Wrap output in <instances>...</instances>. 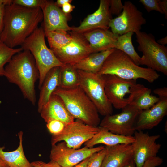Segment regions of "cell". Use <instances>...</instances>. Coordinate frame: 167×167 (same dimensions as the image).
Returning a JSON list of instances; mask_svg holds the SVG:
<instances>
[{
    "label": "cell",
    "mask_w": 167,
    "mask_h": 167,
    "mask_svg": "<svg viewBox=\"0 0 167 167\" xmlns=\"http://www.w3.org/2000/svg\"><path fill=\"white\" fill-rule=\"evenodd\" d=\"M43 20L40 8H28L13 3L6 6L0 41L11 48L21 45Z\"/></svg>",
    "instance_id": "obj_1"
},
{
    "label": "cell",
    "mask_w": 167,
    "mask_h": 167,
    "mask_svg": "<svg viewBox=\"0 0 167 167\" xmlns=\"http://www.w3.org/2000/svg\"><path fill=\"white\" fill-rule=\"evenodd\" d=\"M4 76L17 85L26 99L34 105L36 99L35 84L39 73L35 59L28 50H23L14 55L4 68Z\"/></svg>",
    "instance_id": "obj_2"
},
{
    "label": "cell",
    "mask_w": 167,
    "mask_h": 167,
    "mask_svg": "<svg viewBox=\"0 0 167 167\" xmlns=\"http://www.w3.org/2000/svg\"><path fill=\"white\" fill-rule=\"evenodd\" d=\"M98 74L115 75L128 80L143 79L151 83L160 76L152 69L137 65L124 53L115 49L107 58Z\"/></svg>",
    "instance_id": "obj_3"
},
{
    "label": "cell",
    "mask_w": 167,
    "mask_h": 167,
    "mask_svg": "<svg viewBox=\"0 0 167 167\" xmlns=\"http://www.w3.org/2000/svg\"><path fill=\"white\" fill-rule=\"evenodd\" d=\"M53 93L61 99L75 119L90 126L100 124L101 120L97 109L79 86L68 89L58 87Z\"/></svg>",
    "instance_id": "obj_4"
},
{
    "label": "cell",
    "mask_w": 167,
    "mask_h": 167,
    "mask_svg": "<svg viewBox=\"0 0 167 167\" xmlns=\"http://www.w3.org/2000/svg\"><path fill=\"white\" fill-rule=\"evenodd\" d=\"M45 32L42 28H38L21 45L23 50L30 51L33 56L39 73L38 88H41L45 78L52 68L64 65L56 58L47 46Z\"/></svg>",
    "instance_id": "obj_5"
},
{
    "label": "cell",
    "mask_w": 167,
    "mask_h": 167,
    "mask_svg": "<svg viewBox=\"0 0 167 167\" xmlns=\"http://www.w3.org/2000/svg\"><path fill=\"white\" fill-rule=\"evenodd\" d=\"M138 49L143 53L140 65L167 75V47L155 40L151 33L139 31L135 32Z\"/></svg>",
    "instance_id": "obj_6"
},
{
    "label": "cell",
    "mask_w": 167,
    "mask_h": 167,
    "mask_svg": "<svg viewBox=\"0 0 167 167\" xmlns=\"http://www.w3.org/2000/svg\"><path fill=\"white\" fill-rule=\"evenodd\" d=\"M78 70L79 86L94 104L99 113L104 116L112 114L113 106L105 93L103 75Z\"/></svg>",
    "instance_id": "obj_7"
},
{
    "label": "cell",
    "mask_w": 167,
    "mask_h": 167,
    "mask_svg": "<svg viewBox=\"0 0 167 167\" xmlns=\"http://www.w3.org/2000/svg\"><path fill=\"white\" fill-rule=\"evenodd\" d=\"M100 128V126H90L80 120H75L66 124L60 134L52 135L51 145L63 141L69 148H80L84 143L91 139L99 131Z\"/></svg>",
    "instance_id": "obj_8"
},
{
    "label": "cell",
    "mask_w": 167,
    "mask_h": 167,
    "mask_svg": "<svg viewBox=\"0 0 167 167\" xmlns=\"http://www.w3.org/2000/svg\"><path fill=\"white\" fill-rule=\"evenodd\" d=\"M146 23L142 12L132 2L127 1L125 2L122 13L110 20L109 26L113 33L120 36L140 31L142 26Z\"/></svg>",
    "instance_id": "obj_9"
},
{
    "label": "cell",
    "mask_w": 167,
    "mask_h": 167,
    "mask_svg": "<svg viewBox=\"0 0 167 167\" xmlns=\"http://www.w3.org/2000/svg\"><path fill=\"white\" fill-rule=\"evenodd\" d=\"M121 112L104 116L100 126L118 135L131 136L135 130L134 125L136 119L141 111L128 105Z\"/></svg>",
    "instance_id": "obj_10"
},
{
    "label": "cell",
    "mask_w": 167,
    "mask_h": 167,
    "mask_svg": "<svg viewBox=\"0 0 167 167\" xmlns=\"http://www.w3.org/2000/svg\"><path fill=\"white\" fill-rule=\"evenodd\" d=\"M105 148L103 146L92 148L85 146L75 149L68 147L63 141L52 145L49 158L50 161L56 163L62 167H71Z\"/></svg>",
    "instance_id": "obj_11"
},
{
    "label": "cell",
    "mask_w": 167,
    "mask_h": 167,
    "mask_svg": "<svg viewBox=\"0 0 167 167\" xmlns=\"http://www.w3.org/2000/svg\"><path fill=\"white\" fill-rule=\"evenodd\" d=\"M71 41L62 48L50 49L62 64L74 65L93 53L89 44L82 34L71 31Z\"/></svg>",
    "instance_id": "obj_12"
},
{
    "label": "cell",
    "mask_w": 167,
    "mask_h": 167,
    "mask_svg": "<svg viewBox=\"0 0 167 167\" xmlns=\"http://www.w3.org/2000/svg\"><path fill=\"white\" fill-rule=\"evenodd\" d=\"M134 141L131 144L133 159L136 167H142L149 158L157 156L161 145L156 142L160 135H150L142 131H135Z\"/></svg>",
    "instance_id": "obj_13"
},
{
    "label": "cell",
    "mask_w": 167,
    "mask_h": 167,
    "mask_svg": "<svg viewBox=\"0 0 167 167\" xmlns=\"http://www.w3.org/2000/svg\"><path fill=\"white\" fill-rule=\"evenodd\" d=\"M103 75L108 99L115 108L122 109L128 105V98L126 96L130 94L131 88L137 83L136 80L125 79L113 75Z\"/></svg>",
    "instance_id": "obj_14"
},
{
    "label": "cell",
    "mask_w": 167,
    "mask_h": 167,
    "mask_svg": "<svg viewBox=\"0 0 167 167\" xmlns=\"http://www.w3.org/2000/svg\"><path fill=\"white\" fill-rule=\"evenodd\" d=\"M110 0H101L98 9L88 15L77 27H72L71 31L83 34L98 29H109V23L112 19L110 11Z\"/></svg>",
    "instance_id": "obj_15"
},
{
    "label": "cell",
    "mask_w": 167,
    "mask_h": 167,
    "mask_svg": "<svg viewBox=\"0 0 167 167\" xmlns=\"http://www.w3.org/2000/svg\"><path fill=\"white\" fill-rule=\"evenodd\" d=\"M153 106L142 110L137 116L134 125L135 131L150 130L157 126L167 114V98H159Z\"/></svg>",
    "instance_id": "obj_16"
},
{
    "label": "cell",
    "mask_w": 167,
    "mask_h": 167,
    "mask_svg": "<svg viewBox=\"0 0 167 167\" xmlns=\"http://www.w3.org/2000/svg\"><path fill=\"white\" fill-rule=\"evenodd\" d=\"M43 14V26L45 34L56 30H72L67 23V15L52 1L46 0L41 9Z\"/></svg>",
    "instance_id": "obj_17"
},
{
    "label": "cell",
    "mask_w": 167,
    "mask_h": 167,
    "mask_svg": "<svg viewBox=\"0 0 167 167\" xmlns=\"http://www.w3.org/2000/svg\"><path fill=\"white\" fill-rule=\"evenodd\" d=\"M39 113L46 122L50 120H57L67 124L75 121L61 99L53 93Z\"/></svg>",
    "instance_id": "obj_18"
},
{
    "label": "cell",
    "mask_w": 167,
    "mask_h": 167,
    "mask_svg": "<svg viewBox=\"0 0 167 167\" xmlns=\"http://www.w3.org/2000/svg\"><path fill=\"white\" fill-rule=\"evenodd\" d=\"M105 147L106 152L101 167H124L133 159L131 144Z\"/></svg>",
    "instance_id": "obj_19"
},
{
    "label": "cell",
    "mask_w": 167,
    "mask_h": 167,
    "mask_svg": "<svg viewBox=\"0 0 167 167\" xmlns=\"http://www.w3.org/2000/svg\"><path fill=\"white\" fill-rule=\"evenodd\" d=\"M88 42L93 53L115 49L119 36L109 29H96L82 34Z\"/></svg>",
    "instance_id": "obj_20"
},
{
    "label": "cell",
    "mask_w": 167,
    "mask_h": 167,
    "mask_svg": "<svg viewBox=\"0 0 167 167\" xmlns=\"http://www.w3.org/2000/svg\"><path fill=\"white\" fill-rule=\"evenodd\" d=\"M127 98L128 105L141 111L150 108L159 100V97L151 94L150 89L137 83L131 87Z\"/></svg>",
    "instance_id": "obj_21"
},
{
    "label": "cell",
    "mask_w": 167,
    "mask_h": 167,
    "mask_svg": "<svg viewBox=\"0 0 167 167\" xmlns=\"http://www.w3.org/2000/svg\"><path fill=\"white\" fill-rule=\"evenodd\" d=\"M100 127L99 131L91 139L84 143L85 146L92 148L99 144H103L107 146L121 144H131L134 141V136L116 134L105 128Z\"/></svg>",
    "instance_id": "obj_22"
},
{
    "label": "cell",
    "mask_w": 167,
    "mask_h": 167,
    "mask_svg": "<svg viewBox=\"0 0 167 167\" xmlns=\"http://www.w3.org/2000/svg\"><path fill=\"white\" fill-rule=\"evenodd\" d=\"M60 71V67H56L51 69L47 74L40 89L37 105L39 113L48 101L55 89L59 87Z\"/></svg>",
    "instance_id": "obj_23"
},
{
    "label": "cell",
    "mask_w": 167,
    "mask_h": 167,
    "mask_svg": "<svg viewBox=\"0 0 167 167\" xmlns=\"http://www.w3.org/2000/svg\"><path fill=\"white\" fill-rule=\"evenodd\" d=\"M23 134L22 131L18 133L19 145L15 150L6 152L4 151V147H0V158L9 167H33L24 153L22 143Z\"/></svg>",
    "instance_id": "obj_24"
},
{
    "label": "cell",
    "mask_w": 167,
    "mask_h": 167,
    "mask_svg": "<svg viewBox=\"0 0 167 167\" xmlns=\"http://www.w3.org/2000/svg\"><path fill=\"white\" fill-rule=\"evenodd\" d=\"M114 49L91 53L73 66L78 70L98 74L107 58Z\"/></svg>",
    "instance_id": "obj_25"
},
{
    "label": "cell",
    "mask_w": 167,
    "mask_h": 167,
    "mask_svg": "<svg viewBox=\"0 0 167 167\" xmlns=\"http://www.w3.org/2000/svg\"><path fill=\"white\" fill-rule=\"evenodd\" d=\"M79 85L78 70L73 65L65 64L60 67L58 87L68 89L75 88Z\"/></svg>",
    "instance_id": "obj_26"
},
{
    "label": "cell",
    "mask_w": 167,
    "mask_h": 167,
    "mask_svg": "<svg viewBox=\"0 0 167 167\" xmlns=\"http://www.w3.org/2000/svg\"><path fill=\"white\" fill-rule=\"evenodd\" d=\"M134 33L129 32L118 36L115 49L127 55L137 65H140L141 58L135 50L132 41Z\"/></svg>",
    "instance_id": "obj_27"
},
{
    "label": "cell",
    "mask_w": 167,
    "mask_h": 167,
    "mask_svg": "<svg viewBox=\"0 0 167 167\" xmlns=\"http://www.w3.org/2000/svg\"><path fill=\"white\" fill-rule=\"evenodd\" d=\"M45 34L51 49L64 47L68 44L72 39L70 31L56 30Z\"/></svg>",
    "instance_id": "obj_28"
},
{
    "label": "cell",
    "mask_w": 167,
    "mask_h": 167,
    "mask_svg": "<svg viewBox=\"0 0 167 167\" xmlns=\"http://www.w3.org/2000/svg\"><path fill=\"white\" fill-rule=\"evenodd\" d=\"M23 50L21 47L17 48H11L0 41V76H4V66L12 57Z\"/></svg>",
    "instance_id": "obj_29"
},
{
    "label": "cell",
    "mask_w": 167,
    "mask_h": 167,
    "mask_svg": "<svg viewBox=\"0 0 167 167\" xmlns=\"http://www.w3.org/2000/svg\"><path fill=\"white\" fill-rule=\"evenodd\" d=\"M106 152V148L93 154L89 157L87 167H101Z\"/></svg>",
    "instance_id": "obj_30"
},
{
    "label": "cell",
    "mask_w": 167,
    "mask_h": 167,
    "mask_svg": "<svg viewBox=\"0 0 167 167\" xmlns=\"http://www.w3.org/2000/svg\"><path fill=\"white\" fill-rule=\"evenodd\" d=\"M46 123V127L52 135L60 134L63 130L66 124L59 120H52Z\"/></svg>",
    "instance_id": "obj_31"
},
{
    "label": "cell",
    "mask_w": 167,
    "mask_h": 167,
    "mask_svg": "<svg viewBox=\"0 0 167 167\" xmlns=\"http://www.w3.org/2000/svg\"><path fill=\"white\" fill-rule=\"evenodd\" d=\"M45 0H13L12 3L28 8H40L44 6Z\"/></svg>",
    "instance_id": "obj_32"
},
{
    "label": "cell",
    "mask_w": 167,
    "mask_h": 167,
    "mask_svg": "<svg viewBox=\"0 0 167 167\" xmlns=\"http://www.w3.org/2000/svg\"><path fill=\"white\" fill-rule=\"evenodd\" d=\"M159 0H140L139 2L144 6L148 12L154 10L163 14L158 3Z\"/></svg>",
    "instance_id": "obj_33"
},
{
    "label": "cell",
    "mask_w": 167,
    "mask_h": 167,
    "mask_svg": "<svg viewBox=\"0 0 167 167\" xmlns=\"http://www.w3.org/2000/svg\"><path fill=\"white\" fill-rule=\"evenodd\" d=\"M123 5L121 0H110V10L111 14L119 15L122 11Z\"/></svg>",
    "instance_id": "obj_34"
},
{
    "label": "cell",
    "mask_w": 167,
    "mask_h": 167,
    "mask_svg": "<svg viewBox=\"0 0 167 167\" xmlns=\"http://www.w3.org/2000/svg\"><path fill=\"white\" fill-rule=\"evenodd\" d=\"M163 162V159L159 157H151L146 161L142 167H156L161 165Z\"/></svg>",
    "instance_id": "obj_35"
},
{
    "label": "cell",
    "mask_w": 167,
    "mask_h": 167,
    "mask_svg": "<svg viewBox=\"0 0 167 167\" xmlns=\"http://www.w3.org/2000/svg\"><path fill=\"white\" fill-rule=\"evenodd\" d=\"M31 163L33 167H62L56 163L50 161L45 162L41 161H37Z\"/></svg>",
    "instance_id": "obj_36"
},
{
    "label": "cell",
    "mask_w": 167,
    "mask_h": 167,
    "mask_svg": "<svg viewBox=\"0 0 167 167\" xmlns=\"http://www.w3.org/2000/svg\"><path fill=\"white\" fill-rule=\"evenodd\" d=\"M153 92L159 96V98H167L166 87L156 88L153 90Z\"/></svg>",
    "instance_id": "obj_37"
},
{
    "label": "cell",
    "mask_w": 167,
    "mask_h": 167,
    "mask_svg": "<svg viewBox=\"0 0 167 167\" xmlns=\"http://www.w3.org/2000/svg\"><path fill=\"white\" fill-rule=\"evenodd\" d=\"M5 6L0 5V35L4 28V16Z\"/></svg>",
    "instance_id": "obj_38"
},
{
    "label": "cell",
    "mask_w": 167,
    "mask_h": 167,
    "mask_svg": "<svg viewBox=\"0 0 167 167\" xmlns=\"http://www.w3.org/2000/svg\"><path fill=\"white\" fill-rule=\"evenodd\" d=\"M75 8L74 6L71 5V3H66L62 6V10L66 15L71 12Z\"/></svg>",
    "instance_id": "obj_39"
},
{
    "label": "cell",
    "mask_w": 167,
    "mask_h": 167,
    "mask_svg": "<svg viewBox=\"0 0 167 167\" xmlns=\"http://www.w3.org/2000/svg\"><path fill=\"white\" fill-rule=\"evenodd\" d=\"M158 3L161 10L164 14L165 18L167 19V0H159Z\"/></svg>",
    "instance_id": "obj_40"
},
{
    "label": "cell",
    "mask_w": 167,
    "mask_h": 167,
    "mask_svg": "<svg viewBox=\"0 0 167 167\" xmlns=\"http://www.w3.org/2000/svg\"><path fill=\"white\" fill-rule=\"evenodd\" d=\"M89 157L82 161L78 164L71 167H87Z\"/></svg>",
    "instance_id": "obj_41"
},
{
    "label": "cell",
    "mask_w": 167,
    "mask_h": 167,
    "mask_svg": "<svg viewBox=\"0 0 167 167\" xmlns=\"http://www.w3.org/2000/svg\"><path fill=\"white\" fill-rule=\"evenodd\" d=\"M72 0H57L55 2V4L58 7H62V6L66 3H71Z\"/></svg>",
    "instance_id": "obj_42"
},
{
    "label": "cell",
    "mask_w": 167,
    "mask_h": 167,
    "mask_svg": "<svg viewBox=\"0 0 167 167\" xmlns=\"http://www.w3.org/2000/svg\"><path fill=\"white\" fill-rule=\"evenodd\" d=\"M157 42L162 45L165 46L167 44V36H166L159 39L157 41Z\"/></svg>",
    "instance_id": "obj_43"
},
{
    "label": "cell",
    "mask_w": 167,
    "mask_h": 167,
    "mask_svg": "<svg viewBox=\"0 0 167 167\" xmlns=\"http://www.w3.org/2000/svg\"><path fill=\"white\" fill-rule=\"evenodd\" d=\"M12 3V0H0V5H8Z\"/></svg>",
    "instance_id": "obj_44"
},
{
    "label": "cell",
    "mask_w": 167,
    "mask_h": 167,
    "mask_svg": "<svg viewBox=\"0 0 167 167\" xmlns=\"http://www.w3.org/2000/svg\"><path fill=\"white\" fill-rule=\"evenodd\" d=\"M124 167H136L135 163L132 159L127 165Z\"/></svg>",
    "instance_id": "obj_45"
},
{
    "label": "cell",
    "mask_w": 167,
    "mask_h": 167,
    "mask_svg": "<svg viewBox=\"0 0 167 167\" xmlns=\"http://www.w3.org/2000/svg\"><path fill=\"white\" fill-rule=\"evenodd\" d=\"M0 167H9L5 162L0 158Z\"/></svg>",
    "instance_id": "obj_46"
}]
</instances>
